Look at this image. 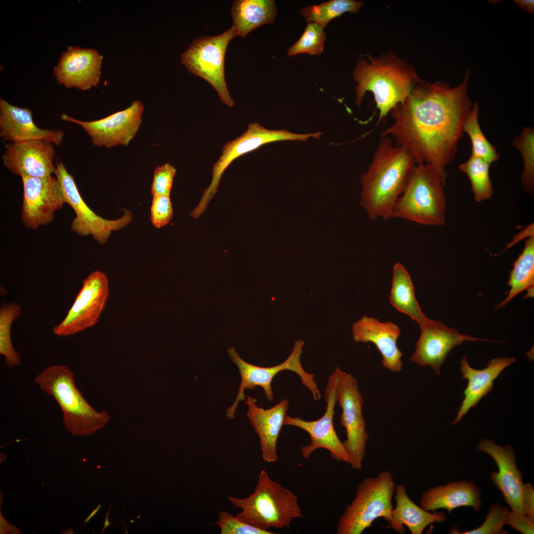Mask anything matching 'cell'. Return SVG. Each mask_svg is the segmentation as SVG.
Masks as SVG:
<instances>
[{"instance_id":"7bdbcfd3","label":"cell","mask_w":534,"mask_h":534,"mask_svg":"<svg viewBox=\"0 0 534 534\" xmlns=\"http://www.w3.org/2000/svg\"><path fill=\"white\" fill-rule=\"evenodd\" d=\"M513 1L526 12L534 13V1L533 0H514Z\"/></svg>"},{"instance_id":"f1b7e54d","label":"cell","mask_w":534,"mask_h":534,"mask_svg":"<svg viewBox=\"0 0 534 534\" xmlns=\"http://www.w3.org/2000/svg\"><path fill=\"white\" fill-rule=\"evenodd\" d=\"M507 296L497 308L504 307L519 293L533 288L534 285V235L525 242L524 248L513 264L508 282Z\"/></svg>"},{"instance_id":"603a6c76","label":"cell","mask_w":534,"mask_h":534,"mask_svg":"<svg viewBox=\"0 0 534 534\" xmlns=\"http://www.w3.org/2000/svg\"><path fill=\"white\" fill-rule=\"evenodd\" d=\"M255 400L247 397V417L260 439L263 460L267 462L277 460V442L284 425V420L289 406V400L284 399L273 407L264 409L258 407Z\"/></svg>"},{"instance_id":"9a60e30c","label":"cell","mask_w":534,"mask_h":534,"mask_svg":"<svg viewBox=\"0 0 534 534\" xmlns=\"http://www.w3.org/2000/svg\"><path fill=\"white\" fill-rule=\"evenodd\" d=\"M143 111L142 102L135 100L126 109L98 120L81 121L65 113L61 115L60 118L80 125L94 145L111 148L129 144L140 126Z\"/></svg>"},{"instance_id":"4dcf8cb0","label":"cell","mask_w":534,"mask_h":534,"mask_svg":"<svg viewBox=\"0 0 534 534\" xmlns=\"http://www.w3.org/2000/svg\"><path fill=\"white\" fill-rule=\"evenodd\" d=\"M479 104L476 101L465 119L463 132L467 134L472 144L471 155L477 157L491 164L497 161L500 155L496 148L487 139L479 122Z\"/></svg>"},{"instance_id":"44dd1931","label":"cell","mask_w":534,"mask_h":534,"mask_svg":"<svg viewBox=\"0 0 534 534\" xmlns=\"http://www.w3.org/2000/svg\"><path fill=\"white\" fill-rule=\"evenodd\" d=\"M352 332L355 342H372L376 346L382 356L384 368L396 373L401 371L402 353L397 344L400 329L397 325L365 315L354 323Z\"/></svg>"},{"instance_id":"277c9868","label":"cell","mask_w":534,"mask_h":534,"mask_svg":"<svg viewBox=\"0 0 534 534\" xmlns=\"http://www.w3.org/2000/svg\"><path fill=\"white\" fill-rule=\"evenodd\" d=\"M35 382L58 404L63 424L70 434L91 435L108 422V413L97 411L84 398L76 385L74 373L66 365L55 364L45 367L36 376Z\"/></svg>"},{"instance_id":"cb8c5ba5","label":"cell","mask_w":534,"mask_h":534,"mask_svg":"<svg viewBox=\"0 0 534 534\" xmlns=\"http://www.w3.org/2000/svg\"><path fill=\"white\" fill-rule=\"evenodd\" d=\"M515 361L514 357H499L491 359L487 367L476 369L469 365L466 356L463 357L460 362L461 372L463 380L467 379L468 384L463 392L464 398L452 425L459 422L471 408L474 407L483 397L493 390L494 381L506 367Z\"/></svg>"},{"instance_id":"484cf974","label":"cell","mask_w":534,"mask_h":534,"mask_svg":"<svg viewBox=\"0 0 534 534\" xmlns=\"http://www.w3.org/2000/svg\"><path fill=\"white\" fill-rule=\"evenodd\" d=\"M394 492L396 505L390 527L396 532L404 534L405 525L412 534H422L430 524L445 521L444 513H431L416 505L408 496L405 485H396Z\"/></svg>"},{"instance_id":"1f68e13d","label":"cell","mask_w":534,"mask_h":534,"mask_svg":"<svg viewBox=\"0 0 534 534\" xmlns=\"http://www.w3.org/2000/svg\"><path fill=\"white\" fill-rule=\"evenodd\" d=\"M490 163L477 157L471 155L466 162L459 166L461 172L470 179L474 197L481 202L490 199L493 193L490 177Z\"/></svg>"},{"instance_id":"8992f818","label":"cell","mask_w":534,"mask_h":534,"mask_svg":"<svg viewBox=\"0 0 534 534\" xmlns=\"http://www.w3.org/2000/svg\"><path fill=\"white\" fill-rule=\"evenodd\" d=\"M445 184L435 168L416 164L405 187L395 201L391 218L419 224L442 226L446 223Z\"/></svg>"},{"instance_id":"f35d334b","label":"cell","mask_w":534,"mask_h":534,"mask_svg":"<svg viewBox=\"0 0 534 534\" xmlns=\"http://www.w3.org/2000/svg\"><path fill=\"white\" fill-rule=\"evenodd\" d=\"M173 210L170 195L152 196L150 208V221L154 226L160 228L172 218Z\"/></svg>"},{"instance_id":"6da1fadb","label":"cell","mask_w":534,"mask_h":534,"mask_svg":"<svg viewBox=\"0 0 534 534\" xmlns=\"http://www.w3.org/2000/svg\"><path fill=\"white\" fill-rule=\"evenodd\" d=\"M469 77L468 69L453 88L445 81L431 83L419 78L406 100L390 112L393 122L382 133L408 149L417 164L433 166L445 185L446 168L456 156L472 106Z\"/></svg>"},{"instance_id":"d6986e66","label":"cell","mask_w":534,"mask_h":534,"mask_svg":"<svg viewBox=\"0 0 534 534\" xmlns=\"http://www.w3.org/2000/svg\"><path fill=\"white\" fill-rule=\"evenodd\" d=\"M478 449L490 455L498 471L491 472L490 479L502 493L511 510L523 514V472L516 463L515 450L509 445L500 446L489 439L480 440Z\"/></svg>"},{"instance_id":"74e56055","label":"cell","mask_w":534,"mask_h":534,"mask_svg":"<svg viewBox=\"0 0 534 534\" xmlns=\"http://www.w3.org/2000/svg\"><path fill=\"white\" fill-rule=\"evenodd\" d=\"M176 172L175 167L170 163L157 167L154 172L151 186L152 195H170Z\"/></svg>"},{"instance_id":"60d3db41","label":"cell","mask_w":534,"mask_h":534,"mask_svg":"<svg viewBox=\"0 0 534 534\" xmlns=\"http://www.w3.org/2000/svg\"><path fill=\"white\" fill-rule=\"evenodd\" d=\"M523 514L534 521V488L531 483L523 484L522 493Z\"/></svg>"},{"instance_id":"2e32d148","label":"cell","mask_w":534,"mask_h":534,"mask_svg":"<svg viewBox=\"0 0 534 534\" xmlns=\"http://www.w3.org/2000/svg\"><path fill=\"white\" fill-rule=\"evenodd\" d=\"M21 177L23 187L21 221L26 227L35 230L50 223L55 212L65 202L56 177Z\"/></svg>"},{"instance_id":"f546056e","label":"cell","mask_w":534,"mask_h":534,"mask_svg":"<svg viewBox=\"0 0 534 534\" xmlns=\"http://www.w3.org/2000/svg\"><path fill=\"white\" fill-rule=\"evenodd\" d=\"M363 5L362 1L331 0L318 5L305 6L301 8L300 14L308 23L314 22L324 28L331 20L345 12H357Z\"/></svg>"},{"instance_id":"d590c367","label":"cell","mask_w":534,"mask_h":534,"mask_svg":"<svg viewBox=\"0 0 534 534\" xmlns=\"http://www.w3.org/2000/svg\"><path fill=\"white\" fill-rule=\"evenodd\" d=\"M510 509L499 503L491 504L488 510L484 522L477 528L456 534H507L508 531L504 530L506 519Z\"/></svg>"},{"instance_id":"5bb4252c","label":"cell","mask_w":534,"mask_h":534,"mask_svg":"<svg viewBox=\"0 0 534 534\" xmlns=\"http://www.w3.org/2000/svg\"><path fill=\"white\" fill-rule=\"evenodd\" d=\"M338 366L329 376L324 394L326 403L323 415L314 421H306L299 417L285 415L284 425L298 427L310 435L311 443L301 447L302 456L309 458L312 452L318 448L328 450L332 459L338 461L351 464V459L339 439L333 425L335 407L337 403L335 395L336 386L338 375Z\"/></svg>"},{"instance_id":"ba28073f","label":"cell","mask_w":534,"mask_h":534,"mask_svg":"<svg viewBox=\"0 0 534 534\" xmlns=\"http://www.w3.org/2000/svg\"><path fill=\"white\" fill-rule=\"evenodd\" d=\"M304 344L302 339L296 341L287 359L281 363L271 367H260L248 363L239 356L233 347L228 348L227 354L231 361L238 367L241 383L234 402L226 409L225 416L230 419L234 418L238 402L246 400L244 394L246 389L253 390L257 386L261 387L267 400L273 401L274 397L271 382L275 376L283 370H290L297 374L301 380L302 384L311 392L313 400H319L321 396L314 380V375L306 372L301 364V356Z\"/></svg>"},{"instance_id":"f6af8a7d","label":"cell","mask_w":534,"mask_h":534,"mask_svg":"<svg viewBox=\"0 0 534 534\" xmlns=\"http://www.w3.org/2000/svg\"><path fill=\"white\" fill-rule=\"evenodd\" d=\"M111 505H110L108 511L106 513V517H105V522H104V526H103V529H102V531L101 532V534H102L103 533L104 531L108 527H109L110 525H111L113 524V523H110L109 522V519H108V518H109V511H110V509H111Z\"/></svg>"},{"instance_id":"7a4b0ae2","label":"cell","mask_w":534,"mask_h":534,"mask_svg":"<svg viewBox=\"0 0 534 534\" xmlns=\"http://www.w3.org/2000/svg\"><path fill=\"white\" fill-rule=\"evenodd\" d=\"M415 160L406 148L384 136L367 171L361 174L360 204L372 221L391 218L394 203L402 193Z\"/></svg>"},{"instance_id":"5b68a950","label":"cell","mask_w":534,"mask_h":534,"mask_svg":"<svg viewBox=\"0 0 534 534\" xmlns=\"http://www.w3.org/2000/svg\"><path fill=\"white\" fill-rule=\"evenodd\" d=\"M241 511L236 517L264 531L270 528L289 529L294 519L303 518L297 496L289 489L271 479L262 470L254 492L240 498L228 497Z\"/></svg>"},{"instance_id":"ee69618b","label":"cell","mask_w":534,"mask_h":534,"mask_svg":"<svg viewBox=\"0 0 534 534\" xmlns=\"http://www.w3.org/2000/svg\"><path fill=\"white\" fill-rule=\"evenodd\" d=\"M532 235H534V224H533H533H531V225H529V226H528V227L527 228H526L525 230H523L520 234H519L516 236V239L514 241H513V242H512L511 243H510L509 246H512V244H515V243L518 242L519 240H520L522 238L525 237V236H529V237H530V236H532Z\"/></svg>"},{"instance_id":"ffe728a7","label":"cell","mask_w":534,"mask_h":534,"mask_svg":"<svg viewBox=\"0 0 534 534\" xmlns=\"http://www.w3.org/2000/svg\"><path fill=\"white\" fill-rule=\"evenodd\" d=\"M102 60L103 56L94 49L69 46L54 67L53 75L66 88L88 90L99 83Z\"/></svg>"},{"instance_id":"7c38bea8","label":"cell","mask_w":534,"mask_h":534,"mask_svg":"<svg viewBox=\"0 0 534 534\" xmlns=\"http://www.w3.org/2000/svg\"><path fill=\"white\" fill-rule=\"evenodd\" d=\"M54 175L59 182L65 203L74 211L76 216L71 223V228L77 234L91 235L100 244H105L113 231L121 229L132 221V213L124 209L123 215L115 220L104 219L95 213L83 200L73 176L61 161L56 162Z\"/></svg>"},{"instance_id":"7402d4cb","label":"cell","mask_w":534,"mask_h":534,"mask_svg":"<svg viewBox=\"0 0 534 534\" xmlns=\"http://www.w3.org/2000/svg\"><path fill=\"white\" fill-rule=\"evenodd\" d=\"M0 136L10 142L42 140L60 145L64 133L61 130L39 128L33 120L30 109L12 105L0 98Z\"/></svg>"},{"instance_id":"4316f807","label":"cell","mask_w":534,"mask_h":534,"mask_svg":"<svg viewBox=\"0 0 534 534\" xmlns=\"http://www.w3.org/2000/svg\"><path fill=\"white\" fill-rule=\"evenodd\" d=\"M273 0H235L231 8L236 36L245 37L251 31L272 23L277 15Z\"/></svg>"},{"instance_id":"8fae6325","label":"cell","mask_w":534,"mask_h":534,"mask_svg":"<svg viewBox=\"0 0 534 534\" xmlns=\"http://www.w3.org/2000/svg\"><path fill=\"white\" fill-rule=\"evenodd\" d=\"M335 395L342 409L340 422L347 434V439L343 443L351 457L350 465L354 469H361L369 439L362 414L364 400L357 379L339 367Z\"/></svg>"},{"instance_id":"8d00e7d4","label":"cell","mask_w":534,"mask_h":534,"mask_svg":"<svg viewBox=\"0 0 534 534\" xmlns=\"http://www.w3.org/2000/svg\"><path fill=\"white\" fill-rule=\"evenodd\" d=\"M220 529L221 534H272L268 531H264L248 524L233 516L225 511L218 514V520L215 522Z\"/></svg>"},{"instance_id":"3957f363","label":"cell","mask_w":534,"mask_h":534,"mask_svg":"<svg viewBox=\"0 0 534 534\" xmlns=\"http://www.w3.org/2000/svg\"><path fill=\"white\" fill-rule=\"evenodd\" d=\"M353 75L356 105L360 106L365 93L371 92L379 110V122L406 100L420 78L408 61L391 51L359 58Z\"/></svg>"},{"instance_id":"ab89813d","label":"cell","mask_w":534,"mask_h":534,"mask_svg":"<svg viewBox=\"0 0 534 534\" xmlns=\"http://www.w3.org/2000/svg\"><path fill=\"white\" fill-rule=\"evenodd\" d=\"M506 525L523 534L534 533V521L524 514L512 510L508 514Z\"/></svg>"},{"instance_id":"e0dca14e","label":"cell","mask_w":534,"mask_h":534,"mask_svg":"<svg viewBox=\"0 0 534 534\" xmlns=\"http://www.w3.org/2000/svg\"><path fill=\"white\" fill-rule=\"evenodd\" d=\"M420 335L410 360L421 366L431 367L439 375L440 368L449 352L466 341H487L460 333L441 321L426 317L420 324Z\"/></svg>"},{"instance_id":"ac0fdd59","label":"cell","mask_w":534,"mask_h":534,"mask_svg":"<svg viewBox=\"0 0 534 534\" xmlns=\"http://www.w3.org/2000/svg\"><path fill=\"white\" fill-rule=\"evenodd\" d=\"M53 145L42 140L7 143L1 157L3 164L11 173L20 177L50 176L56 170Z\"/></svg>"},{"instance_id":"b9f144b4","label":"cell","mask_w":534,"mask_h":534,"mask_svg":"<svg viewBox=\"0 0 534 534\" xmlns=\"http://www.w3.org/2000/svg\"><path fill=\"white\" fill-rule=\"evenodd\" d=\"M21 534L20 531L14 526L9 524L3 517L0 511V534Z\"/></svg>"},{"instance_id":"bcb514c9","label":"cell","mask_w":534,"mask_h":534,"mask_svg":"<svg viewBox=\"0 0 534 534\" xmlns=\"http://www.w3.org/2000/svg\"><path fill=\"white\" fill-rule=\"evenodd\" d=\"M101 507V504H100L91 512V513L90 514V515L85 520V522L84 523V525H83V527L84 526L86 525V524L88 522H89V520L96 514V513H97V512L99 511V510L100 509V508Z\"/></svg>"},{"instance_id":"d4e9b609","label":"cell","mask_w":534,"mask_h":534,"mask_svg":"<svg viewBox=\"0 0 534 534\" xmlns=\"http://www.w3.org/2000/svg\"><path fill=\"white\" fill-rule=\"evenodd\" d=\"M478 487L472 482L454 481L428 489L421 495L420 507L427 511L446 509L448 514L460 506L471 507L479 513L482 501Z\"/></svg>"},{"instance_id":"30bf717a","label":"cell","mask_w":534,"mask_h":534,"mask_svg":"<svg viewBox=\"0 0 534 534\" xmlns=\"http://www.w3.org/2000/svg\"><path fill=\"white\" fill-rule=\"evenodd\" d=\"M322 133L298 134L287 130H269L258 123H251L246 132L235 139L227 142L223 146L222 154L214 164L211 183L203 192L198 205L192 214L198 218L205 210L214 194L217 192L222 175L230 163L239 156L254 150L267 143L281 140L306 141L309 138H320Z\"/></svg>"},{"instance_id":"836d02e7","label":"cell","mask_w":534,"mask_h":534,"mask_svg":"<svg viewBox=\"0 0 534 534\" xmlns=\"http://www.w3.org/2000/svg\"><path fill=\"white\" fill-rule=\"evenodd\" d=\"M512 145L517 148L523 162L521 183L524 191L532 197L534 194V129L525 127L513 139Z\"/></svg>"},{"instance_id":"e575fe53","label":"cell","mask_w":534,"mask_h":534,"mask_svg":"<svg viewBox=\"0 0 534 534\" xmlns=\"http://www.w3.org/2000/svg\"><path fill=\"white\" fill-rule=\"evenodd\" d=\"M325 39L322 26L314 22L309 23L299 40L289 48L287 54L289 56L300 53L320 55L323 51Z\"/></svg>"},{"instance_id":"d6a6232c","label":"cell","mask_w":534,"mask_h":534,"mask_svg":"<svg viewBox=\"0 0 534 534\" xmlns=\"http://www.w3.org/2000/svg\"><path fill=\"white\" fill-rule=\"evenodd\" d=\"M21 312L20 307L14 302L3 305L0 310V354L10 368L21 364V358L14 349L10 335L12 323Z\"/></svg>"},{"instance_id":"83f0119b","label":"cell","mask_w":534,"mask_h":534,"mask_svg":"<svg viewBox=\"0 0 534 534\" xmlns=\"http://www.w3.org/2000/svg\"><path fill=\"white\" fill-rule=\"evenodd\" d=\"M390 301L398 311L408 315L419 324L427 317L417 302L409 273L399 262L393 267Z\"/></svg>"},{"instance_id":"4fadbf2b","label":"cell","mask_w":534,"mask_h":534,"mask_svg":"<svg viewBox=\"0 0 534 534\" xmlns=\"http://www.w3.org/2000/svg\"><path fill=\"white\" fill-rule=\"evenodd\" d=\"M109 296V284L106 275L100 270L90 273L84 280L65 317L53 327V333L60 337H67L94 326L105 308Z\"/></svg>"},{"instance_id":"9c48e42d","label":"cell","mask_w":534,"mask_h":534,"mask_svg":"<svg viewBox=\"0 0 534 534\" xmlns=\"http://www.w3.org/2000/svg\"><path fill=\"white\" fill-rule=\"evenodd\" d=\"M235 36L232 26L218 36L196 38L181 55V62L186 69L208 82L217 90L221 102L229 107L234 103L224 78V58L227 45Z\"/></svg>"},{"instance_id":"52a82bcc","label":"cell","mask_w":534,"mask_h":534,"mask_svg":"<svg viewBox=\"0 0 534 534\" xmlns=\"http://www.w3.org/2000/svg\"><path fill=\"white\" fill-rule=\"evenodd\" d=\"M395 486L393 476L388 470L374 477L365 478L357 486L355 497L339 517L336 533L361 534L378 518H383L390 526Z\"/></svg>"}]
</instances>
